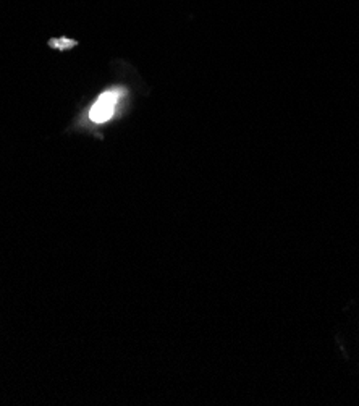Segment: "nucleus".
Listing matches in <instances>:
<instances>
[{"label": "nucleus", "instance_id": "f257e3e1", "mask_svg": "<svg viewBox=\"0 0 359 406\" xmlns=\"http://www.w3.org/2000/svg\"><path fill=\"white\" fill-rule=\"evenodd\" d=\"M118 91H107L97 99V102L94 104V107L90 112V118L96 123L107 122V120L112 117L115 106H117L118 101Z\"/></svg>", "mask_w": 359, "mask_h": 406}]
</instances>
